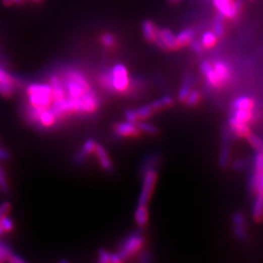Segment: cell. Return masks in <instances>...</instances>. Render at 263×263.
<instances>
[{
    "label": "cell",
    "instance_id": "cell-1",
    "mask_svg": "<svg viewBox=\"0 0 263 263\" xmlns=\"http://www.w3.org/2000/svg\"><path fill=\"white\" fill-rule=\"evenodd\" d=\"M250 185L255 192V199L252 205V218L255 222L263 220V151H257L254 157V173Z\"/></svg>",
    "mask_w": 263,
    "mask_h": 263
},
{
    "label": "cell",
    "instance_id": "cell-2",
    "mask_svg": "<svg viewBox=\"0 0 263 263\" xmlns=\"http://www.w3.org/2000/svg\"><path fill=\"white\" fill-rule=\"evenodd\" d=\"M28 106L27 111L49 110L53 102V89L50 84L34 83L27 88Z\"/></svg>",
    "mask_w": 263,
    "mask_h": 263
},
{
    "label": "cell",
    "instance_id": "cell-3",
    "mask_svg": "<svg viewBox=\"0 0 263 263\" xmlns=\"http://www.w3.org/2000/svg\"><path fill=\"white\" fill-rule=\"evenodd\" d=\"M174 103V98L171 96H164L160 97L159 99H156L150 103H147L137 110H130L126 111L125 113V118L128 121L135 122L137 123L140 120H144L146 118H149L158 111H162L167 108L172 107Z\"/></svg>",
    "mask_w": 263,
    "mask_h": 263
},
{
    "label": "cell",
    "instance_id": "cell-4",
    "mask_svg": "<svg viewBox=\"0 0 263 263\" xmlns=\"http://www.w3.org/2000/svg\"><path fill=\"white\" fill-rule=\"evenodd\" d=\"M144 243V237L141 232H135L127 237V239L122 243L120 249L117 253L120 256L121 260L125 261L126 259L133 256L136 252L142 248Z\"/></svg>",
    "mask_w": 263,
    "mask_h": 263
},
{
    "label": "cell",
    "instance_id": "cell-5",
    "mask_svg": "<svg viewBox=\"0 0 263 263\" xmlns=\"http://www.w3.org/2000/svg\"><path fill=\"white\" fill-rule=\"evenodd\" d=\"M214 7L224 19L235 20L243 9L242 0H212Z\"/></svg>",
    "mask_w": 263,
    "mask_h": 263
},
{
    "label": "cell",
    "instance_id": "cell-6",
    "mask_svg": "<svg viewBox=\"0 0 263 263\" xmlns=\"http://www.w3.org/2000/svg\"><path fill=\"white\" fill-rule=\"evenodd\" d=\"M112 87L114 93H126L130 88V78L126 67L123 65H115L111 69Z\"/></svg>",
    "mask_w": 263,
    "mask_h": 263
},
{
    "label": "cell",
    "instance_id": "cell-7",
    "mask_svg": "<svg viewBox=\"0 0 263 263\" xmlns=\"http://www.w3.org/2000/svg\"><path fill=\"white\" fill-rule=\"evenodd\" d=\"M157 172L154 169H148L143 173V180H142V187L139 194V204L142 206H147L149 199L152 195L153 189L155 187L157 181Z\"/></svg>",
    "mask_w": 263,
    "mask_h": 263
},
{
    "label": "cell",
    "instance_id": "cell-8",
    "mask_svg": "<svg viewBox=\"0 0 263 263\" xmlns=\"http://www.w3.org/2000/svg\"><path fill=\"white\" fill-rule=\"evenodd\" d=\"M154 42L162 50H178L180 48L177 36L168 28L159 29Z\"/></svg>",
    "mask_w": 263,
    "mask_h": 263
},
{
    "label": "cell",
    "instance_id": "cell-9",
    "mask_svg": "<svg viewBox=\"0 0 263 263\" xmlns=\"http://www.w3.org/2000/svg\"><path fill=\"white\" fill-rule=\"evenodd\" d=\"M200 70L203 73V75L206 78L207 83L215 89H219L222 86V81L221 78L218 76L216 70L214 69L213 65L208 61H203L200 65Z\"/></svg>",
    "mask_w": 263,
    "mask_h": 263
},
{
    "label": "cell",
    "instance_id": "cell-10",
    "mask_svg": "<svg viewBox=\"0 0 263 263\" xmlns=\"http://www.w3.org/2000/svg\"><path fill=\"white\" fill-rule=\"evenodd\" d=\"M114 133L117 137L121 138H128V137H136L139 133V128L135 122L126 121L121 122L114 126Z\"/></svg>",
    "mask_w": 263,
    "mask_h": 263
},
{
    "label": "cell",
    "instance_id": "cell-11",
    "mask_svg": "<svg viewBox=\"0 0 263 263\" xmlns=\"http://www.w3.org/2000/svg\"><path fill=\"white\" fill-rule=\"evenodd\" d=\"M94 153L97 156V160H98V163H99L100 167L106 172L111 173L113 171V165H112V162H111V160L110 159V157H109V154L107 152L106 148L101 144L97 143Z\"/></svg>",
    "mask_w": 263,
    "mask_h": 263
},
{
    "label": "cell",
    "instance_id": "cell-12",
    "mask_svg": "<svg viewBox=\"0 0 263 263\" xmlns=\"http://www.w3.org/2000/svg\"><path fill=\"white\" fill-rule=\"evenodd\" d=\"M96 145H97V142H96L95 139H87V140L84 142L81 150H80L79 152H77L75 154V156H74V161H75L76 163H82V162H84L89 155H91L92 153H94L95 148H96Z\"/></svg>",
    "mask_w": 263,
    "mask_h": 263
},
{
    "label": "cell",
    "instance_id": "cell-13",
    "mask_svg": "<svg viewBox=\"0 0 263 263\" xmlns=\"http://www.w3.org/2000/svg\"><path fill=\"white\" fill-rule=\"evenodd\" d=\"M229 160V133L227 130H224L222 133V147L220 152L219 163L222 168H225L228 164Z\"/></svg>",
    "mask_w": 263,
    "mask_h": 263
},
{
    "label": "cell",
    "instance_id": "cell-14",
    "mask_svg": "<svg viewBox=\"0 0 263 263\" xmlns=\"http://www.w3.org/2000/svg\"><path fill=\"white\" fill-rule=\"evenodd\" d=\"M229 126L236 135L241 138H247V136L250 133L249 126L247 123L238 121L233 116L230 117L229 119Z\"/></svg>",
    "mask_w": 263,
    "mask_h": 263
},
{
    "label": "cell",
    "instance_id": "cell-15",
    "mask_svg": "<svg viewBox=\"0 0 263 263\" xmlns=\"http://www.w3.org/2000/svg\"><path fill=\"white\" fill-rule=\"evenodd\" d=\"M158 31H159V29L156 28V26L151 21H145L142 24V34H143V37L147 41H155L156 36L158 34Z\"/></svg>",
    "mask_w": 263,
    "mask_h": 263
},
{
    "label": "cell",
    "instance_id": "cell-16",
    "mask_svg": "<svg viewBox=\"0 0 263 263\" xmlns=\"http://www.w3.org/2000/svg\"><path fill=\"white\" fill-rule=\"evenodd\" d=\"M195 30L193 28H187L182 29L181 31H180L178 33L177 36V40L178 43L180 45V47H184V46H187L191 40L195 37Z\"/></svg>",
    "mask_w": 263,
    "mask_h": 263
},
{
    "label": "cell",
    "instance_id": "cell-17",
    "mask_svg": "<svg viewBox=\"0 0 263 263\" xmlns=\"http://www.w3.org/2000/svg\"><path fill=\"white\" fill-rule=\"evenodd\" d=\"M192 84H193L192 77L190 75L185 76V78L183 79L182 84L180 86L179 94H178L179 99H180V101H181V102H184V100L186 99V97L189 95V93L192 91L191 90L192 89Z\"/></svg>",
    "mask_w": 263,
    "mask_h": 263
},
{
    "label": "cell",
    "instance_id": "cell-18",
    "mask_svg": "<svg viewBox=\"0 0 263 263\" xmlns=\"http://www.w3.org/2000/svg\"><path fill=\"white\" fill-rule=\"evenodd\" d=\"M214 69L216 70L218 76L221 78V80L222 81V83H225L229 80L230 78V70L229 68L227 67V65L223 62H216L214 65H213Z\"/></svg>",
    "mask_w": 263,
    "mask_h": 263
},
{
    "label": "cell",
    "instance_id": "cell-19",
    "mask_svg": "<svg viewBox=\"0 0 263 263\" xmlns=\"http://www.w3.org/2000/svg\"><path fill=\"white\" fill-rule=\"evenodd\" d=\"M98 262L100 263H119L122 262L118 253H111L106 249H100L98 250Z\"/></svg>",
    "mask_w": 263,
    "mask_h": 263
},
{
    "label": "cell",
    "instance_id": "cell-20",
    "mask_svg": "<svg viewBox=\"0 0 263 263\" xmlns=\"http://www.w3.org/2000/svg\"><path fill=\"white\" fill-rule=\"evenodd\" d=\"M135 221L139 226H145L148 222V209L147 206L138 205L135 212Z\"/></svg>",
    "mask_w": 263,
    "mask_h": 263
},
{
    "label": "cell",
    "instance_id": "cell-21",
    "mask_svg": "<svg viewBox=\"0 0 263 263\" xmlns=\"http://www.w3.org/2000/svg\"><path fill=\"white\" fill-rule=\"evenodd\" d=\"M200 42L204 49H211L217 44L218 36L216 35V33L214 31L208 30L202 34Z\"/></svg>",
    "mask_w": 263,
    "mask_h": 263
},
{
    "label": "cell",
    "instance_id": "cell-22",
    "mask_svg": "<svg viewBox=\"0 0 263 263\" xmlns=\"http://www.w3.org/2000/svg\"><path fill=\"white\" fill-rule=\"evenodd\" d=\"M234 110H249L251 111L253 108V100L249 97H239L233 101Z\"/></svg>",
    "mask_w": 263,
    "mask_h": 263
},
{
    "label": "cell",
    "instance_id": "cell-23",
    "mask_svg": "<svg viewBox=\"0 0 263 263\" xmlns=\"http://www.w3.org/2000/svg\"><path fill=\"white\" fill-rule=\"evenodd\" d=\"M99 83L104 91H107L109 93H114L113 87H112L111 70H107L101 74V76L99 77Z\"/></svg>",
    "mask_w": 263,
    "mask_h": 263
},
{
    "label": "cell",
    "instance_id": "cell-24",
    "mask_svg": "<svg viewBox=\"0 0 263 263\" xmlns=\"http://www.w3.org/2000/svg\"><path fill=\"white\" fill-rule=\"evenodd\" d=\"M224 18L222 17V15H218L215 19L214 22V26H213V31L216 33V35L218 36V38H222V36L224 35V23H223Z\"/></svg>",
    "mask_w": 263,
    "mask_h": 263
},
{
    "label": "cell",
    "instance_id": "cell-25",
    "mask_svg": "<svg viewBox=\"0 0 263 263\" xmlns=\"http://www.w3.org/2000/svg\"><path fill=\"white\" fill-rule=\"evenodd\" d=\"M252 115V112L249 110H234V113L232 116L238 121L248 123L251 120Z\"/></svg>",
    "mask_w": 263,
    "mask_h": 263
},
{
    "label": "cell",
    "instance_id": "cell-26",
    "mask_svg": "<svg viewBox=\"0 0 263 263\" xmlns=\"http://www.w3.org/2000/svg\"><path fill=\"white\" fill-rule=\"evenodd\" d=\"M137 126L139 128V132H142V133L147 134V135L155 136V135H158V133H159V130H158L157 127H155L154 125L142 122L141 120L137 122Z\"/></svg>",
    "mask_w": 263,
    "mask_h": 263
},
{
    "label": "cell",
    "instance_id": "cell-27",
    "mask_svg": "<svg viewBox=\"0 0 263 263\" xmlns=\"http://www.w3.org/2000/svg\"><path fill=\"white\" fill-rule=\"evenodd\" d=\"M247 139L249 142V144L257 151H262L263 150V141L259 139L257 136L249 133L247 136Z\"/></svg>",
    "mask_w": 263,
    "mask_h": 263
},
{
    "label": "cell",
    "instance_id": "cell-28",
    "mask_svg": "<svg viewBox=\"0 0 263 263\" xmlns=\"http://www.w3.org/2000/svg\"><path fill=\"white\" fill-rule=\"evenodd\" d=\"M200 99H201L200 93L198 91H191L186 97V99L184 100V102L187 107L193 108L195 106H197V103L200 101Z\"/></svg>",
    "mask_w": 263,
    "mask_h": 263
},
{
    "label": "cell",
    "instance_id": "cell-29",
    "mask_svg": "<svg viewBox=\"0 0 263 263\" xmlns=\"http://www.w3.org/2000/svg\"><path fill=\"white\" fill-rule=\"evenodd\" d=\"M14 252H12V250L9 249L5 244L0 243V262L3 261H7L9 260V258L11 257V255Z\"/></svg>",
    "mask_w": 263,
    "mask_h": 263
},
{
    "label": "cell",
    "instance_id": "cell-30",
    "mask_svg": "<svg viewBox=\"0 0 263 263\" xmlns=\"http://www.w3.org/2000/svg\"><path fill=\"white\" fill-rule=\"evenodd\" d=\"M14 87L10 84L0 83V96L3 97H12L14 93Z\"/></svg>",
    "mask_w": 263,
    "mask_h": 263
},
{
    "label": "cell",
    "instance_id": "cell-31",
    "mask_svg": "<svg viewBox=\"0 0 263 263\" xmlns=\"http://www.w3.org/2000/svg\"><path fill=\"white\" fill-rule=\"evenodd\" d=\"M0 83L10 84V85L16 86V80H15L14 77L11 76L6 70L0 68Z\"/></svg>",
    "mask_w": 263,
    "mask_h": 263
},
{
    "label": "cell",
    "instance_id": "cell-32",
    "mask_svg": "<svg viewBox=\"0 0 263 263\" xmlns=\"http://www.w3.org/2000/svg\"><path fill=\"white\" fill-rule=\"evenodd\" d=\"M235 236L240 240H245L247 237V231L245 228V224H233Z\"/></svg>",
    "mask_w": 263,
    "mask_h": 263
},
{
    "label": "cell",
    "instance_id": "cell-33",
    "mask_svg": "<svg viewBox=\"0 0 263 263\" xmlns=\"http://www.w3.org/2000/svg\"><path fill=\"white\" fill-rule=\"evenodd\" d=\"M100 39L102 45H104L106 47H112L115 44V37L111 33H104Z\"/></svg>",
    "mask_w": 263,
    "mask_h": 263
},
{
    "label": "cell",
    "instance_id": "cell-34",
    "mask_svg": "<svg viewBox=\"0 0 263 263\" xmlns=\"http://www.w3.org/2000/svg\"><path fill=\"white\" fill-rule=\"evenodd\" d=\"M9 190V186H8V182L6 180V177L4 175V172L2 171L1 167H0V191L3 193H7Z\"/></svg>",
    "mask_w": 263,
    "mask_h": 263
},
{
    "label": "cell",
    "instance_id": "cell-35",
    "mask_svg": "<svg viewBox=\"0 0 263 263\" xmlns=\"http://www.w3.org/2000/svg\"><path fill=\"white\" fill-rule=\"evenodd\" d=\"M1 226H2L4 232H10L13 229L14 223H13L11 219H9L7 217H4L2 222H1Z\"/></svg>",
    "mask_w": 263,
    "mask_h": 263
},
{
    "label": "cell",
    "instance_id": "cell-36",
    "mask_svg": "<svg viewBox=\"0 0 263 263\" xmlns=\"http://www.w3.org/2000/svg\"><path fill=\"white\" fill-rule=\"evenodd\" d=\"M189 45H190L191 49L193 50L195 53H197V54H201V53L203 52V50H204V48H203L201 42L199 41V40H197V39H195V38H193V39L191 40V42L189 43Z\"/></svg>",
    "mask_w": 263,
    "mask_h": 263
},
{
    "label": "cell",
    "instance_id": "cell-37",
    "mask_svg": "<svg viewBox=\"0 0 263 263\" xmlns=\"http://www.w3.org/2000/svg\"><path fill=\"white\" fill-rule=\"evenodd\" d=\"M233 224H245V217L241 213H236L232 218Z\"/></svg>",
    "mask_w": 263,
    "mask_h": 263
},
{
    "label": "cell",
    "instance_id": "cell-38",
    "mask_svg": "<svg viewBox=\"0 0 263 263\" xmlns=\"http://www.w3.org/2000/svg\"><path fill=\"white\" fill-rule=\"evenodd\" d=\"M9 157V154L3 149H0V160H5Z\"/></svg>",
    "mask_w": 263,
    "mask_h": 263
},
{
    "label": "cell",
    "instance_id": "cell-39",
    "mask_svg": "<svg viewBox=\"0 0 263 263\" xmlns=\"http://www.w3.org/2000/svg\"><path fill=\"white\" fill-rule=\"evenodd\" d=\"M15 0H3V3L6 5H11L12 3H14Z\"/></svg>",
    "mask_w": 263,
    "mask_h": 263
},
{
    "label": "cell",
    "instance_id": "cell-40",
    "mask_svg": "<svg viewBox=\"0 0 263 263\" xmlns=\"http://www.w3.org/2000/svg\"><path fill=\"white\" fill-rule=\"evenodd\" d=\"M29 1H31V2H35V3H37V2H40L41 0H29Z\"/></svg>",
    "mask_w": 263,
    "mask_h": 263
},
{
    "label": "cell",
    "instance_id": "cell-41",
    "mask_svg": "<svg viewBox=\"0 0 263 263\" xmlns=\"http://www.w3.org/2000/svg\"><path fill=\"white\" fill-rule=\"evenodd\" d=\"M23 0H15V2H17V3H20V2H22Z\"/></svg>",
    "mask_w": 263,
    "mask_h": 263
},
{
    "label": "cell",
    "instance_id": "cell-42",
    "mask_svg": "<svg viewBox=\"0 0 263 263\" xmlns=\"http://www.w3.org/2000/svg\"><path fill=\"white\" fill-rule=\"evenodd\" d=\"M262 151H263V150H262Z\"/></svg>",
    "mask_w": 263,
    "mask_h": 263
}]
</instances>
